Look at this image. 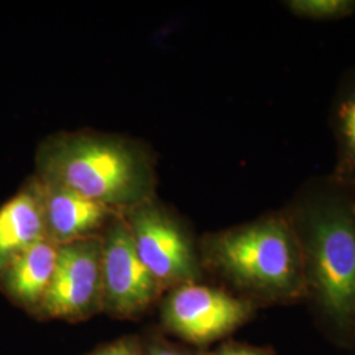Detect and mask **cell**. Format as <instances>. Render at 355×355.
<instances>
[{"instance_id":"3","label":"cell","mask_w":355,"mask_h":355,"mask_svg":"<svg viewBox=\"0 0 355 355\" xmlns=\"http://www.w3.org/2000/svg\"><path fill=\"white\" fill-rule=\"evenodd\" d=\"M38 178L78 192L119 212L150 199L152 165L128 141L87 135H64L46 141L37 155Z\"/></svg>"},{"instance_id":"15","label":"cell","mask_w":355,"mask_h":355,"mask_svg":"<svg viewBox=\"0 0 355 355\" xmlns=\"http://www.w3.org/2000/svg\"><path fill=\"white\" fill-rule=\"evenodd\" d=\"M208 355H277V352L271 346L227 340L220 343L215 350H208Z\"/></svg>"},{"instance_id":"9","label":"cell","mask_w":355,"mask_h":355,"mask_svg":"<svg viewBox=\"0 0 355 355\" xmlns=\"http://www.w3.org/2000/svg\"><path fill=\"white\" fill-rule=\"evenodd\" d=\"M60 246L45 239L29 246L0 270V290L12 304L36 318L51 287Z\"/></svg>"},{"instance_id":"2","label":"cell","mask_w":355,"mask_h":355,"mask_svg":"<svg viewBox=\"0 0 355 355\" xmlns=\"http://www.w3.org/2000/svg\"><path fill=\"white\" fill-rule=\"evenodd\" d=\"M199 252L205 280L258 309L305 302L303 258L282 208L204 234Z\"/></svg>"},{"instance_id":"1","label":"cell","mask_w":355,"mask_h":355,"mask_svg":"<svg viewBox=\"0 0 355 355\" xmlns=\"http://www.w3.org/2000/svg\"><path fill=\"white\" fill-rule=\"evenodd\" d=\"M303 258L305 302L331 343H355V189L309 178L282 207Z\"/></svg>"},{"instance_id":"13","label":"cell","mask_w":355,"mask_h":355,"mask_svg":"<svg viewBox=\"0 0 355 355\" xmlns=\"http://www.w3.org/2000/svg\"><path fill=\"white\" fill-rule=\"evenodd\" d=\"M142 355H208V350H202L186 343L174 341L166 336L157 325L150 327L142 334Z\"/></svg>"},{"instance_id":"4","label":"cell","mask_w":355,"mask_h":355,"mask_svg":"<svg viewBox=\"0 0 355 355\" xmlns=\"http://www.w3.org/2000/svg\"><path fill=\"white\" fill-rule=\"evenodd\" d=\"M158 308L157 327L166 336L202 350L227 341L259 311L250 302L208 280L166 291Z\"/></svg>"},{"instance_id":"5","label":"cell","mask_w":355,"mask_h":355,"mask_svg":"<svg viewBox=\"0 0 355 355\" xmlns=\"http://www.w3.org/2000/svg\"><path fill=\"white\" fill-rule=\"evenodd\" d=\"M144 265L164 290L205 280L196 240L190 229L148 199L121 212Z\"/></svg>"},{"instance_id":"12","label":"cell","mask_w":355,"mask_h":355,"mask_svg":"<svg viewBox=\"0 0 355 355\" xmlns=\"http://www.w3.org/2000/svg\"><path fill=\"white\" fill-rule=\"evenodd\" d=\"M292 16L309 21H337L355 13V0H284Z\"/></svg>"},{"instance_id":"6","label":"cell","mask_w":355,"mask_h":355,"mask_svg":"<svg viewBox=\"0 0 355 355\" xmlns=\"http://www.w3.org/2000/svg\"><path fill=\"white\" fill-rule=\"evenodd\" d=\"M102 313L141 320L159 304L165 290L144 265L123 214L103 232Z\"/></svg>"},{"instance_id":"7","label":"cell","mask_w":355,"mask_h":355,"mask_svg":"<svg viewBox=\"0 0 355 355\" xmlns=\"http://www.w3.org/2000/svg\"><path fill=\"white\" fill-rule=\"evenodd\" d=\"M102 234L60 245L38 321L83 322L103 311Z\"/></svg>"},{"instance_id":"10","label":"cell","mask_w":355,"mask_h":355,"mask_svg":"<svg viewBox=\"0 0 355 355\" xmlns=\"http://www.w3.org/2000/svg\"><path fill=\"white\" fill-rule=\"evenodd\" d=\"M45 239L44 208L33 182L0 207V270L15 255Z\"/></svg>"},{"instance_id":"8","label":"cell","mask_w":355,"mask_h":355,"mask_svg":"<svg viewBox=\"0 0 355 355\" xmlns=\"http://www.w3.org/2000/svg\"><path fill=\"white\" fill-rule=\"evenodd\" d=\"M44 208L46 237L55 245H64L101 236L121 212L105 204L57 184L35 180Z\"/></svg>"},{"instance_id":"14","label":"cell","mask_w":355,"mask_h":355,"mask_svg":"<svg viewBox=\"0 0 355 355\" xmlns=\"http://www.w3.org/2000/svg\"><path fill=\"white\" fill-rule=\"evenodd\" d=\"M142 336L127 334L114 341L99 345L96 349L86 355H142Z\"/></svg>"},{"instance_id":"11","label":"cell","mask_w":355,"mask_h":355,"mask_svg":"<svg viewBox=\"0 0 355 355\" xmlns=\"http://www.w3.org/2000/svg\"><path fill=\"white\" fill-rule=\"evenodd\" d=\"M329 127L336 159L330 175L355 189V64L343 71L329 110Z\"/></svg>"}]
</instances>
